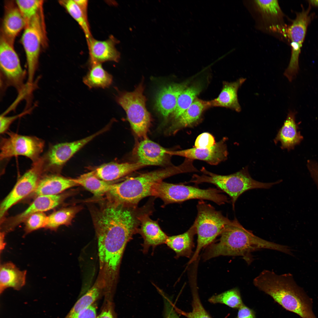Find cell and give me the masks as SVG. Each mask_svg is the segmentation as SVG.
Returning <instances> with one entry per match:
<instances>
[{
	"label": "cell",
	"instance_id": "83f0119b",
	"mask_svg": "<svg viewBox=\"0 0 318 318\" xmlns=\"http://www.w3.org/2000/svg\"><path fill=\"white\" fill-rule=\"evenodd\" d=\"M26 24V22L17 6L10 7L6 10L4 17L2 36L13 45L15 38Z\"/></svg>",
	"mask_w": 318,
	"mask_h": 318
},
{
	"label": "cell",
	"instance_id": "e575fe53",
	"mask_svg": "<svg viewBox=\"0 0 318 318\" xmlns=\"http://www.w3.org/2000/svg\"><path fill=\"white\" fill-rule=\"evenodd\" d=\"M192 294V310L185 312L176 307L175 309L179 314L187 318H212L203 307L199 296L196 283L195 280L190 282Z\"/></svg>",
	"mask_w": 318,
	"mask_h": 318
},
{
	"label": "cell",
	"instance_id": "603a6c76",
	"mask_svg": "<svg viewBox=\"0 0 318 318\" xmlns=\"http://www.w3.org/2000/svg\"><path fill=\"white\" fill-rule=\"evenodd\" d=\"M145 166L137 162L121 163L112 162L99 166L94 172L100 179L110 182L120 178Z\"/></svg>",
	"mask_w": 318,
	"mask_h": 318
},
{
	"label": "cell",
	"instance_id": "d4e9b609",
	"mask_svg": "<svg viewBox=\"0 0 318 318\" xmlns=\"http://www.w3.org/2000/svg\"><path fill=\"white\" fill-rule=\"evenodd\" d=\"M246 80L241 78L233 82H224L218 97L211 101L212 106L223 107L240 112L241 108L238 102L237 92Z\"/></svg>",
	"mask_w": 318,
	"mask_h": 318
},
{
	"label": "cell",
	"instance_id": "bcb514c9",
	"mask_svg": "<svg viewBox=\"0 0 318 318\" xmlns=\"http://www.w3.org/2000/svg\"><path fill=\"white\" fill-rule=\"evenodd\" d=\"M97 318H115L113 311L108 307L104 309Z\"/></svg>",
	"mask_w": 318,
	"mask_h": 318
},
{
	"label": "cell",
	"instance_id": "f546056e",
	"mask_svg": "<svg viewBox=\"0 0 318 318\" xmlns=\"http://www.w3.org/2000/svg\"><path fill=\"white\" fill-rule=\"evenodd\" d=\"M73 180L78 185L82 186L97 197L108 193L112 184L110 182L98 178L94 171L83 174Z\"/></svg>",
	"mask_w": 318,
	"mask_h": 318
},
{
	"label": "cell",
	"instance_id": "9a60e30c",
	"mask_svg": "<svg viewBox=\"0 0 318 318\" xmlns=\"http://www.w3.org/2000/svg\"><path fill=\"white\" fill-rule=\"evenodd\" d=\"M226 138L222 140L209 148L200 149L196 148L177 151L168 150L170 155H177L192 160L197 159L205 161L213 165L226 160L227 158Z\"/></svg>",
	"mask_w": 318,
	"mask_h": 318
},
{
	"label": "cell",
	"instance_id": "7bdbcfd3",
	"mask_svg": "<svg viewBox=\"0 0 318 318\" xmlns=\"http://www.w3.org/2000/svg\"><path fill=\"white\" fill-rule=\"evenodd\" d=\"M236 318H256L254 312L244 304L238 309Z\"/></svg>",
	"mask_w": 318,
	"mask_h": 318
},
{
	"label": "cell",
	"instance_id": "ba28073f",
	"mask_svg": "<svg viewBox=\"0 0 318 318\" xmlns=\"http://www.w3.org/2000/svg\"><path fill=\"white\" fill-rule=\"evenodd\" d=\"M143 91V84L141 83L132 92H120L116 96V100L125 111L135 134L144 139L147 138L151 120L146 107V99Z\"/></svg>",
	"mask_w": 318,
	"mask_h": 318
},
{
	"label": "cell",
	"instance_id": "4316f807",
	"mask_svg": "<svg viewBox=\"0 0 318 318\" xmlns=\"http://www.w3.org/2000/svg\"><path fill=\"white\" fill-rule=\"evenodd\" d=\"M196 234L195 223L185 232L178 235L168 236L165 242L176 254L175 257L190 258L194 247V236Z\"/></svg>",
	"mask_w": 318,
	"mask_h": 318
},
{
	"label": "cell",
	"instance_id": "d590c367",
	"mask_svg": "<svg viewBox=\"0 0 318 318\" xmlns=\"http://www.w3.org/2000/svg\"><path fill=\"white\" fill-rule=\"evenodd\" d=\"M60 4L79 24L85 35L87 39L92 37L88 19L85 16L78 5L72 0H63L59 1Z\"/></svg>",
	"mask_w": 318,
	"mask_h": 318
},
{
	"label": "cell",
	"instance_id": "8d00e7d4",
	"mask_svg": "<svg viewBox=\"0 0 318 318\" xmlns=\"http://www.w3.org/2000/svg\"><path fill=\"white\" fill-rule=\"evenodd\" d=\"M210 303L225 304L234 309H238L244 304L239 290L237 288L232 289L218 294L214 295L208 299Z\"/></svg>",
	"mask_w": 318,
	"mask_h": 318
},
{
	"label": "cell",
	"instance_id": "44dd1931",
	"mask_svg": "<svg viewBox=\"0 0 318 318\" xmlns=\"http://www.w3.org/2000/svg\"><path fill=\"white\" fill-rule=\"evenodd\" d=\"M63 198V196L59 194L37 196L26 209L13 219L12 224L7 228V231L11 230L17 224L33 214L43 212L56 207L61 203Z\"/></svg>",
	"mask_w": 318,
	"mask_h": 318
},
{
	"label": "cell",
	"instance_id": "ac0fdd59",
	"mask_svg": "<svg viewBox=\"0 0 318 318\" xmlns=\"http://www.w3.org/2000/svg\"><path fill=\"white\" fill-rule=\"evenodd\" d=\"M148 213H142L138 216L140 227L138 232L142 236L144 252H146L151 246L165 243L168 236L159 226L157 222L152 220Z\"/></svg>",
	"mask_w": 318,
	"mask_h": 318
},
{
	"label": "cell",
	"instance_id": "484cf974",
	"mask_svg": "<svg viewBox=\"0 0 318 318\" xmlns=\"http://www.w3.org/2000/svg\"><path fill=\"white\" fill-rule=\"evenodd\" d=\"M26 271H21L11 262L1 264L0 266V293L6 289L13 288L19 290L25 285Z\"/></svg>",
	"mask_w": 318,
	"mask_h": 318
},
{
	"label": "cell",
	"instance_id": "c3c4849f",
	"mask_svg": "<svg viewBox=\"0 0 318 318\" xmlns=\"http://www.w3.org/2000/svg\"><path fill=\"white\" fill-rule=\"evenodd\" d=\"M5 234V232L3 231L0 233V250L1 252L4 249L6 245V243L4 242Z\"/></svg>",
	"mask_w": 318,
	"mask_h": 318
},
{
	"label": "cell",
	"instance_id": "e0dca14e",
	"mask_svg": "<svg viewBox=\"0 0 318 318\" xmlns=\"http://www.w3.org/2000/svg\"><path fill=\"white\" fill-rule=\"evenodd\" d=\"M168 150L147 138L138 145L135 151L137 162L145 166L160 165L165 164L168 156Z\"/></svg>",
	"mask_w": 318,
	"mask_h": 318
},
{
	"label": "cell",
	"instance_id": "ee69618b",
	"mask_svg": "<svg viewBox=\"0 0 318 318\" xmlns=\"http://www.w3.org/2000/svg\"><path fill=\"white\" fill-rule=\"evenodd\" d=\"M96 308L93 304L81 313L77 318H97Z\"/></svg>",
	"mask_w": 318,
	"mask_h": 318
},
{
	"label": "cell",
	"instance_id": "b9f144b4",
	"mask_svg": "<svg viewBox=\"0 0 318 318\" xmlns=\"http://www.w3.org/2000/svg\"><path fill=\"white\" fill-rule=\"evenodd\" d=\"M27 113L28 112L26 111L18 115L10 116H6L3 114L1 115L0 117L1 134L7 132L10 125L14 120Z\"/></svg>",
	"mask_w": 318,
	"mask_h": 318
},
{
	"label": "cell",
	"instance_id": "cb8c5ba5",
	"mask_svg": "<svg viewBox=\"0 0 318 318\" xmlns=\"http://www.w3.org/2000/svg\"><path fill=\"white\" fill-rule=\"evenodd\" d=\"M297 112L290 110L284 124L280 129L274 140L275 142L279 141L282 148L288 150L293 149L296 145L299 144L303 139V137L299 132L295 122V115Z\"/></svg>",
	"mask_w": 318,
	"mask_h": 318
},
{
	"label": "cell",
	"instance_id": "5bb4252c",
	"mask_svg": "<svg viewBox=\"0 0 318 318\" xmlns=\"http://www.w3.org/2000/svg\"><path fill=\"white\" fill-rule=\"evenodd\" d=\"M0 66L3 76L7 84L21 93L25 88V73L13 44L2 36L0 41Z\"/></svg>",
	"mask_w": 318,
	"mask_h": 318
},
{
	"label": "cell",
	"instance_id": "5b68a950",
	"mask_svg": "<svg viewBox=\"0 0 318 318\" xmlns=\"http://www.w3.org/2000/svg\"><path fill=\"white\" fill-rule=\"evenodd\" d=\"M201 170L203 173L202 175H193L188 183L199 184L207 183L214 184L230 197L233 209L238 198L246 191L254 189H268L280 183L279 180L269 183L256 180L250 175L247 167L228 175L216 174L208 171L204 167Z\"/></svg>",
	"mask_w": 318,
	"mask_h": 318
},
{
	"label": "cell",
	"instance_id": "7dc6e473",
	"mask_svg": "<svg viewBox=\"0 0 318 318\" xmlns=\"http://www.w3.org/2000/svg\"><path fill=\"white\" fill-rule=\"evenodd\" d=\"M311 177L318 187V165H316L312 170Z\"/></svg>",
	"mask_w": 318,
	"mask_h": 318
},
{
	"label": "cell",
	"instance_id": "681fc988",
	"mask_svg": "<svg viewBox=\"0 0 318 318\" xmlns=\"http://www.w3.org/2000/svg\"><path fill=\"white\" fill-rule=\"evenodd\" d=\"M308 1L309 5L318 7V0H310Z\"/></svg>",
	"mask_w": 318,
	"mask_h": 318
},
{
	"label": "cell",
	"instance_id": "f35d334b",
	"mask_svg": "<svg viewBox=\"0 0 318 318\" xmlns=\"http://www.w3.org/2000/svg\"><path fill=\"white\" fill-rule=\"evenodd\" d=\"M47 218V216L43 212L36 213L29 216L25 220L26 233L45 227Z\"/></svg>",
	"mask_w": 318,
	"mask_h": 318
},
{
	"label": "cell",
	"instance_id": "30bf717a",
	"mask_svg": "<svg viewBox=\"0 0 318 318\" xmlns=\"http://www.w3.org/2000/svg\"><path fill=\"white\" fill-rule=\"evenodd\" d=\"M41 12V10L26 23L21 37V42L26 55L28 82L29 85L33 82L44 38V30Z\"/></svg>",
	"mask_w": 318,
	"mask_h": 318
},
{
	"label": "cell",
	"instance_id": "ab89813d",
	"mask_svg": "<svg viewBox=\"0 0 318 318\" xmlns=\"http://www.w3.org/2000/svg\"><path fill=\"white\" fill-rule=\"evenodd\" d=\"M216 143L213 136L209 133L205 132L197 137L194 145L195 147L197 148L207 149L212 147Z\"/></svg>",
	"mask_w": 318,
	"mask_h": 318
},
{
	"label": "cell",
	"instance_id": "d6a6232c",
	"mask_svg": "<svg viewBox=\"0 0 318 318\" xmlns=\"http://www.w3.org/2000/svg\"><path fill=\"white\" fill-rule=\"evenodd\" d=\"M254 3L263 19L271 23L272 27H274V24L275 26V23L282 20L283 13L277 0H254Z\"/></svg>",
	"mask_w": 318,
	"mask_h": 318
},
{
	"label": "cell",
	"instance_id": "1f68e13d",
	"mask_svg": "<svg viewBox=\"0 0 318 318\" xmlns=\"http://www.w3.org/2000/svg\"><path fill=\"white\" fill-rule=\"evenodd\" d=\"M203 87V83L200 81L186 87L182 91L178 98L175 110L172 113L175 120L192 104Z\"/></svg>",
	"mask_w": 318,
	"mask_h": 318
},
{
	"label": "cell",
	"instance_id": "7c38bea8",
	"mask_svg": "<svg viewBox=\"0 0 318 318\" xmlns=\"http://www.w3.org/2000/svg\"><path fill=\"white\" fill-rule=\"evenodd\" d=\"M44 173L43 161L41 156L37 162L33 163L30 168L19 178L11 191L1 203V218L13 205L34 192L41 177Z\"/></svg>",
	"mask_w": 318,
	"mask_h": 318
},
{
	"label": "cell",
	"instance_id": "9c48e42d",
	"mask_svg": "<svg viewBox=\"0 0 318 318\" xmlns=\"http://www.w3.org/2000/svg\"><path fill=\"white\" fill-rule=\"evenodd\" d=\"M8 136L0 142V160L17 156H24L34 163L40 158L44 146L42 139L33 136L22 135L13 132H6Z\"/></svg>",
	"mask_w": 318,
	"mask_h": 318
},
{
	"label": "cell",
	"instance_id": "7a4b0ae2",
	"mask_svg": "<svg viewBox=\"0 0 318 318\" xmlns=\"http://www.w3.org/2000/svg\"><path fill=\"white\" fill-rule=\"evenodd\" d=\"M216 242L207 247L203 258L204 260L221 256H240L248 264L253 259L251 253L263 249L274 250L286 254L288 246L269 241L254 235L244 228L235 218L226 225Z\"/></svg>",
	"mask_w": 318,
	"mask_h": 318
},
{
	"label": "cell",
	"instance_id": "6da1fadb",
	"mask_svg": "<svg viewBox=\"0 0 318 318\" xmlns=\"http://www.w3.org/2000/svg\"><path fill=\"white\" fill-rule=\"evenodd\" d=\"M136 208L115 203L100 212L95 225L100 256L112 260L122 256L127 243L138 231Z\"/></svg>",
	"mask_w": 318,
	"mask_h": 318
},
{
	"label": "cell",
	"instance_id": "4dcf8cb0",
	"mask_svg": "<svg viewBox=\"0 0 318 318\" xmlns=\"http://www.w3.org/2000/svg\"><path fill=\"white\" fill-rule=\"evenodd\" d=\"M83 81L90 89H104L112 84V77L104 69L101 64H91V68L83 77Z\"/></svg>",
	"mask_w": 318,
	"mask_h": 318
},
{
	"label": "cell",
	"instance_id": "52a82bcc",
	"mask_svg": "<svg viewBox=\"0 0 318 318\" xmlns=\"http://www.w3.org/2000/svg\"><path fill=\"white\" fill-rule=\"evenodd\" d=\"M200 200L197 206V215L194 223L197 235V246L189 264L196 260L201 250L214 242L230 221L210 204Z\"/></svg>",
	"mask_w": 318,
	"mask_h": 318
},
{
	"label": "cell",
	"instance_id": "277c9868",
	"mask_svg": "<svg viewBox=\"0 0 318 318\" xmlns=\"http://www.w3.org/2000/svg\"><path fill=\"white\" fill-rule=\"evenodd\" d=\"M192 166L188 160L181 165L142 174L136 177L127 178L124 181L112 184L108 193L115 203L126 206L137 207L143 198L151 196L152 188L156 183L173 175L191 172Z\"/></svg>",
	"mask_w": 318,
	"mask_h": 318
},
{
	"label": "cell",
	"instance_id": "8fae6325",
	"mask_svg": "<svg viewBox=\"0 0 318 318\" xmlns=\"http://www.w3.org/2000/svg\"><path fill=\"white\" fill-rule=\"evenodd\" d=\"M310 5L307 9H303L296 14L295 19L286 31L291 41V54L288 66L284 75L291 82L296 77L299 70V59L301 49L306 34L307 28L311 20Z\"/></svg>",
	"mask_w": 318,
	"mask_h": 318
},
{
	"label": "cell",
	"instance_id": "2e32d148",
	"mask_svg": "<svg viewBox=\"0 0 318 318\" xmlns=\"http://www.w3.org/2000/svg\"><path fill=\"white\" fill-rule=\"evenodd\" d=\"M89 51L90 64L107 61H119L120 54L115 47L118 41L111 36L104 41L98 40L92 37L87 39Z\"/></svg>",
	"mask_w": 318,
	"mask_h": 318
},
{
	"label": "cell",
	"instance_id": "60d3db41",
	"mask_svg": "<svg viewBox=\"0 0 318 318\" xmlns=\"http://www.w3.org/2000/svg\"><path fill=\"white\" fill-rule=\"evenodd\" d=\"M161 293L164 302V318H180L171 299L163 292Z\"/></svg>",
	"mask_w": 318,
	"mask_h": 318
},
{
	"label": "cell",
	"instance_id": "4fadbf2b",
	"mask_svg": "<svg viewBox=\"0 0 318 318\" xmlns=\"http://www.w3.org/2000/svg\"><path fill=\"white\" fill-rule=\"evenodd\" d=\"M107 126L99 131L82 139L57 143L51 146L42 157L45 173H55L76 153L95 138L108 130Z\"/></svg>",
	"mask_w": 318,
	"mask_h": 318
},
{
	"label": "cell",
	"instance_id": "8992f818",
	"mask_svg": "<svg viewBox=\"0 0 318 318\" xmlns=\"http://www.w3.org/2000/svg\"><path fill=\"white\" fill-rule=\"evenodd\" d=\"M222 191L217 188L201 189L183 184H174L163 181L153 186L151 196L161 199L165 204L180 203L192 199L207 200L221 205L229 201Z\"/></svg>",
	"mask_w": 318,
	"mask_h": 318
},
{
	"label": "cell",
	"instance_id": "d6986e66",
	"mask_svg": "<svg viewBox=\"0 0 318 318\" xmlns=\"http://www.w3.org/2000/svg\"><path fill=\"white\" fill-rule=\"evenodd\" d=\"M189 81L180 83L172 84L162 87L158 92L155 99L157 110L165 117L172 114L176 107L178 98L187 87Z\"/></svg>",
	"mask_w": 318,
	"mask_h": 318
},
{
	"label": "cell",
	"instance_id": "74e56055",
	"mask_svg": "<svg viewBox=\"0 0 318 318\" xmlns=\"http://www.w3.org/2000/svg\"><path fill=\"white\" fill-rule=\"evenodd\" d=\"M43 1L16 0V6L26 23L35 16L41 9Z\"/></svg>",
	"mask_w": 318,
	"mask_h": 318
},
{
	"label": "cell",
	"instance_id": "ffe728a7",
	"mask_svg": "<svg viewBox=\"0 0 318 318\" xmlns=\"http://www.w3.org/2000/svg\"><path fill=\"white\" fill-rule=\"evenodd\" d=\"M77 186L78 185L73 179L51 173L41 178L33 193L36 197L41 195H57Z\"/></svg>",
	"mask_w": 318,
	"mask_h": 318
},
{
	"label": "cell",
	"instance_id": "836d02e7",
	"mask_svg": "<svg viewBox=\"0 0 318 318\" xmlns=\"http://www.w3.org/2000/svg\"><path fill=\"white\" fill-rule=\"evenodd\" d=\"M79 210L78 207L64 208L47 216L45 227L54 230L63 225H68Z\"/></svg>",
	"mask_w": 318,
	"mask_h": 318
},
{
	"label": "cell",
	"instance_id": "3957f363",
	"mask_svg": "<svg viewBox=\"0 0 318 318\" xmlns=\"http://www.w3.org/2000/svg\"><path fill=\"white\" fill-rule=\"evenodd\" d=\"M253 283L286 310L302 318H317L312 312L311 300L297 285L290 274L278 275L264 270Z\"/></svg>",
	"mask_w": 318,
	"mask_h": 318
},
{
	"label": "cell",
	"instance_id": "f1b7e54d",
	"mask_svg": "<svg viewBox=\"0 0 318 318\" xmlns=\"http://www.w3.org/2000/svg\"><path fill=\"white\" fill-rule=\"evenodd\" d=\"M105 288V281L99 276L93 286L76 302L65 318H77L84 310L92 304Z\"/></svg>",
	"mask_w": 318,
	"mask_h": 318
},
{
	"label": "cell",
	"instance_id": "7402d4cb",
	"mask_svg": "<svg viewBox=\"0 0 318 318\" xmlns=\"http://www.w3.org/2000/svg\"><path fill=\"white\" fill-rule=\"evenodd\" d=\"M212 107L211 101H204L196 98L192 104L175 120L169 129L170 132L174 134L182 128L193 125L199 120L205 110Z\"/></svg>",
	"mask_w": 318,
	"mask_h": 318
},
{
	"label": "cell",
	"instance_id": "f6af8a7d",
	"mask_svg": "<svg viewBox=\"0 0 318 318\" xmlns=\"http://www.w3.org/2000/svg\"><path fill=\"white\" fill-rule=\"evenodd\" d=\"M82 10L85 18H87L88 0H74Z\"/></svg>",
	"mask_w": 318,
	"mask_h": 318
}]
</instances>
